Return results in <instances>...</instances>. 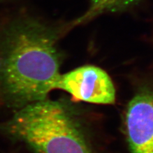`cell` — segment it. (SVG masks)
<instances>
[{
  "instance_id": "6da1fadb",
  "label": "cell",
  "mask_w": 153,
  "mask_h": 153,
  "mask_svg": "<svg viewBox=\"0 0 153 153\" xmlns=\"http://www.w3.org/2000/svg\"><path fill=\"white\" fill-rule=\"evenodd\" d=\"M59 36L58 29L26 10L0 16V102L17 110L56 89Z\"/></svg>"
},
{
  "instance_id": "7a4b0ae2",
  "label": "cell",
  "mask_w": 153,
  "mask_h": 153,
  "mask_svg": "<svg viewBox=\"0 0 153 153\" xmlns=\"http://www.w3.org/2000/svg\"><path fill=\"white\" fill-rule=\"evenodd\" d=\"M7 132L35 153H93L66 102L44 99L16 110Z\"/></svg>"
},
{
  "instance_id": "3957f363",
  "label": "cell",
  "mask_w": 153,
  "mask_h": 153,
  "mask_svg": "<svg viewBox=\"0 0 153 153\" xmlns=\"http://www.w3.org/2000/svg\"><path fill=\"white\" fill-rule=\"evenodd\" d=\"M56 89L70 94L75 102L109 105L116 101L111 78L105 70L93 65L82 66L61 74Z\"/></svg>"
},
{
  "instance_id": "277c9868",
  "label": "cell",
  "mask_w": 153,
  "mask_h": 153,
  "mask_svg": "<svg viewBox=\"0 0 153 153\" xmlns=\"http://www.w3.org/2000/svg\"><path fill=\"white\" fill-rule=\"evenodd\" d=\"M125 128L131 153H153V91L143 88L129 102Z\"/></svg>"
},
{
  "instance_id": "5b68a950",
  "label": "cell",
  "mask_w": 153,
  "mask_h": 153,
  "mask_svg": "<svg viewBox=\"0 0 153 153\" xmlns=\"http://www.w3.org/2000/svg\"><path fill=\"white\" fill-rule=\"evenodd\" d=\"M142 0H90L89 5L82 16L71 24L74 27L85 24L102 14L126 10L137 5Z\"/></svg>"
},
{
  "instance_id": "8992f818",
  "label": "cell",
  "mask_w": 153,
  "mask_h": 153,
  "mask_svg": "<svg viewBox=\"0 0 153 153\" xmlns=\"http://www.w3.org/2000/svg\"><path fill=\"white\" fill-rule=\"evenodd\" d=\"M8 1V0H0V3H4V2H5V1Z\"/></svg>"
}]
</instances>
